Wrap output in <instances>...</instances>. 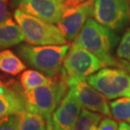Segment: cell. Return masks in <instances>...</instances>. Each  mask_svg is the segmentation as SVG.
<instances>
[{
	"instance_id": "7",
	"label": "cell",
	"mask_w": 130,
	"mask_h": 130,
	"mask_svg": "<svg viewBox=\"0 0 130 130\" xmlns=\"http://www.w3.org/2000/svg\"><path fill=\"white\" fill-rule=\"evenodd\" d=\"M92 15L103 26L111 30H121L128 23V0H95Z\"/></svg>"
},
{
	"instance_id": "21",
	"label": "cell",
	"mask_w": 130,
	"mask_h": 130,
	"mask_svg": "<svg viewBox=\"0 0 130 130\" xmlns=\"http://www.w3.org/2000/svg\"><path fill=\"white\" fill-rule=\"evenodd\" d=\"M118 123L114 119L106 118L101 119L98 125L97 130H118Z\"/></svg>"
},
{
	"instance_id": "11",
	"label": "cell",
	"mask_w": 130,
	"mask_h": 130,
	"mask_svg": "<svg viewBox=\"0 0 130 130\" xmlns=\"http://www.w3.org/2000/svg\"><path fill=\"white\" fill-rule=\"evenodd\" d=\"M80 105L85 109L97 112L102 116L111 117L108 99L93 88L87 81H81L73 87Z\"/></svg>"
},
{
	"instance_id": "9",
	"label": "cell",
	"mask_w": 130,
	"mask_h": 130,
	"mask_svg": "<svg viewBox=\"0 0 130 130\" xmlns=\"http://www.w3.org/2000/svg\"><path fill=\"white\" fill-rule=\"evenodd\" d=\"M14 7L32 16L58 24L68 4L61 0H12Z\"/></svg>"
},
{
	"instance_id": "15",
	"label": "cell",
	"mask_w": 130,
	"mask_h": 130,
	"mask_svg": "<svg viewBox=\"0 0 130 130\" xmlns=\"http://www.w3.org/2000/svg\"><path fill=\"white\" fill-rule=\"evenodd\" d=\"M53 79L46 76L40 71L33 69L25 70L20 75V84L25 91H29L37 87L52 83Z\"/></svg>"
},
{
	"instance_id": "22",
	"label": "cell",
	"mask_w": 130,
	"mask_h": 130,
	"mask_svg": "<svg viewBox=\"0 0 130 130\" xmlns=\"http://www.w3.org/2000/svg\"><path fill=\"white\" fill-rule=\"evenodd\" d=\"M9 16L6 0H0V23Z\"/></svg>"
},
{
	"instance_id": "19",
	"label": "cell",
	"mask_w": 130,
	"mask_h": 130,
	"mask_svg": "<svg viewBox=\"0 0 130 130\" xmlns=\"http://www.w3.org/2000/svg\"><path fill=\"white\" fill-rule=\"evenodd\" d=\"M117 56L119 58L130 62V28L126 30L118 44Z\"/></svg>"
},
{
	"instance_id": "8",
	"label": "cell",
	"mask_w": 130,
	"mask_h": 130,
	"mask_svg": "<svg viewBox=\"0 0 130 130\" xmlns=\"http://www.w3.org/2000/svg\"><path fill=\"white\" fill-rule=\"evenodd\" d=\"M95 0H68V7L58 27L67 41H72L92 15Z\"/></svg>"
},
{
	"instance_id": "24",
	"label": "cell",
	"mask_w": 130,
	"mask_h": 130,
	"mask_svg": "<svg viewBox=\"0 0 130 130\" xmlns=\"http://www.w3.org/2000/svg\"><path fill=\"white\" fill-rule=\"evenodd\" d=\"M119 62H120L121 68H123V69H126L127 71L129 73V74H130V62L123 60V59H121V60L119 61Z\"/></svg>"
},
{
	"instance_id": "14",
	"label": "cell",
	"mask_w": 130,
	"mask_h": 130,
	"mask_svg": "<svg viewBox=\"0 0 130 130\" xmlns=\"http://www.w3.org/2000/svg\"><path fill=\"white\" fill-rule=\"evenodd\" d=\"M26 69L25 64L11 50L0 52V71L11 75H17Z\"/></svg>"
},
{
	"instance_id": "2",
	"label": "cell",
	"mask_w": 130,
	"mask_h": 130,
	"mask_svg": "<svg viewBox=\"0 0 130 130\" xmlns=\"http://www.w3.org/2000/svg\"><path fill=\"white\" fill-rule=\"evenodd\" d=\"M69 48V44L47 46L23 44L18 46L17 52L30 66L53 79L61 74L63 60Z\"/></svg>"
},
{
	"instance_id": "23",
	"label": "cell",
	"mask_w": 130,
	"mask_h": 130,
	"mask_svg": "<svg viewBox=\"0 0 130 130\" xmlns=\"http://www.w3.org/2000/svg\"><path fill=\"white\" fill-rule=\"evenodd\" d=\"M45 130H55L53 125V118H52V116H49L46 118V128Z\"/></svg>"
},
{
	"instance_id": "17",
	"label": "cell",
	"mask_w": 130,
	"mask_h": 130,
	"mask_svg": "<svg viewBox=\"0 0 130 130\" xmlns=\"http://www.w3.org/2000/svg\"><path fill=\"white\" fill-rule=\"evenodd\" d=\"M111 117L118 122L130 124V97H122L110 102Z\"/></svg>"
},
{
	"instance_id": "25",
	"label": "cell",
	"mask_w": 130,
	"mask_h": 130,
	"mask_svg": "<svg viewBox=\"0 0 130 130\" xmlns=\"http://www.w3.org/2000/svg\"><path fill=\"white\" fill-rule=\"evenodd\" d=\"M118 130H130V124L126 123H121L119 124Z\"/></svg>"
},
{
	"instance_id": "16",
	"label": "cell",
	"mask_w": 130,
	"mask_h": 130,
	"mask_svg": "<svg viewBox=\"0 0 130 130\" xmlns=\"http://www.w3.org/2000/svg\"><path fill=\"white\" fill-rule=\"evenodd\" d=\"M101 119L102 115L84 108L80 111L73 130H97Z\"/></svg>"
},
{
	"instance_id": "3",
	"label": "cell",
	"mask_w": 130,
	"mask_h": 130,
	"mask_svg": "<svg viewBox=\"0 0 130 130\" xmlns=\"http://www.w3.org/2000/svg\"><path fill=\"white\" fill-rule=\"evenodd\" d=\"M14 17L28 44L35 46L63 45L67 40L59 28L50 22L32 16L17 9Z\"/></svg>"
},
{
	"instance_id": "10",
	"label": "cell",
	"mask_w": 130,
	"mask_h": 130,
	"mask_svg": "<svg viewBox=\"0 0 130 130\" xmlns=\"http://www.w3.org/2000/svg\"><path fill=\"white\" fill-rule=\"evenodd\" d=\"M80 105L74 89L69 88L67 94L53 113L55 130H73L74 125L81 111Z\"/></svg>"
},
{
	"instance_id": "26",
	"label": "cell",
	"mask_w": 130,
	"mask_h": 130,
	"mask_svg": "<svg viewBox=\"0 0 130 130\" xmlns=\"http://www.w3.org/2000/svg\"><path fill=\"white\" fill-rule=\"evenodd\" d=\"M61 1H63V2H65V1H67V0H61Z\"/></svg>"
},
{
	"instance_id": "1",
	"label": "cell",
	"mask_w": 130,
	"mask_h": 130,
	"mask_svg": "<svg viewBox=\"0 0 130 130\" xmlns=\"http://www.w3.org/2000/svg\"><path fill=\"white\" fill-rule=\"evenodd\" d=\"M118 39V36L113 30L90 18L74 38L73 44L86 49L96 56L104 67L121 68L120 62L111 55Z\"/></svg>"
},
{
	"instance_id": "5",
	"label": "cell",
	"mask_w": 130,
	"mask_h": 130,
	"mask_svg": "<svg viewBox=\"0 0 130 130\" xmlns=\"http://www.w3.org/2000/svg\"><path fill=\"white\" fill-rule=\"evenodd\" d=\"M102 67L103 63L96 56L72 43L63 63V75L68 86L71 88L86 80Z\"/></svg>"
},
{
	"instance_id": "6",
	"label": "cell",
	"mask_w": 130,
	"mask_h": 130,
	"mask_svg": "<svg viewBox=\"0 0 130 130\" xmlns=\"http://www.w3.org/2000/svg\"><path fill=\"white\" fill-rule=\"evenodd\" d=\"M86 81L108 100L130 97V74L123 68H103Z\"/></svg>"
},
{
	"instance_id": "13",
	"label": "cell",
	"mask_w": 130,
	"mask_h": 130,
	"mask_svg": "<svg viewBox=\"0 0 130 130\" xmlns=\"http://www.w3.org/2000/svg\"><path fill=\"white\" fill-rule=\"evenodd\" d=\"M25 41L20 25L9 16L0 23V50L19 45Z\"/></svg>"
},
{
	"instance_id": "12",
	"label": "cell",
	"mask_w": 130,
	"mask_h": 130,
	"mask_svg": "<svg viewBox=\"0 0 130 130\" xmlns=\"http://www.w3.org/2000/svg\"><path fill=\"white\" fill-rule=\"evenodd\" d=\"M26 111L24 94L0 82V118Z\"/></svg>"
},
{
	"instance_id": "20",
	"label": "cell",
	"mask_w": 130,
	"mask_h": 130,
	"mask_svg": "<svg viewBox=\"0 0 130 130\" xmlns=\"http://www.w3.org/2000/svg\"><path fill=\"white\" fill-rule=\"evenodd\" d=\"M20 115L15 114L0 118V130H20Z\"/></svg>"
},
{
	"instance_id": "18",
	"label": "cell",
	"mask_w": 130,
	"mask_h": 130,
	"mask_svg": "<svg viewBox=\"0 0 130 130\" xmlns=\"http://www.w3.org/2000/svg\"><path fill=\"white\" fill-rule=\"evenodd\" d=\"M46 119L40 114L25 111L20 115V130H45Z\"/></svg>"
},
{
	"instance_id": "4",
	"label": "cell",
	"mask_w": 130,
	"mask_h": 130,
	"mask_svg": "<svg viewBox=\"0 0 130 130\" xmlns=\"http://www.w3.org/2000/svg\"><path fill=\"white\" fill-rule=\"evenodd\" d=\"M68 86L63 71L52 83L25 91L26 111L43 116L45 119L54 112L59 103L67 94Z\"/></svg>"
}]
</instances>
